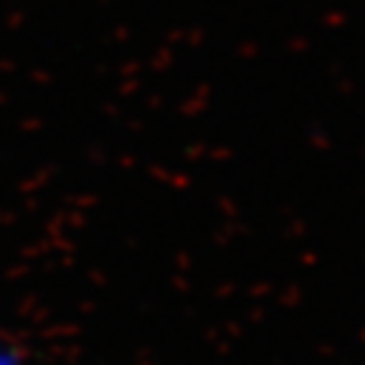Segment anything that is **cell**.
<instances>
[{
	"label": "cell",
	"instance_id": "6da1fadb",
	"mask_svg": "<svg viewBox=\"0 0 365 365\" xmlns=\"http://www.w3.org/2000/svg\"><path fill=\"white\" fill-rule=\"evenodd\" d=\"M0 365H26L23 363L21 350H18L13 342L0 340Z\"/></svg>",
	"mask_w": 365,
	"mask_h": 365
}]
</instances>
